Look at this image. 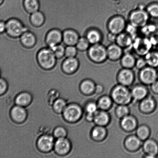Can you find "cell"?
<instances>
[{
  "instance_id": "obj_17",
  "label": "cell",
  "mask_w": 158,
  "mask_h": 158,
  "mask_svg": "<svg viewBox=\"0 0 158 158\" xmlns=\"http://www.w3.org/2000/svg\"><path fill=\"white\" fill-rule=\"evenodd\" d=\"M62 42L67 46H75L80 36L76 31L73 29H67L63 31Z\"/></svg>"
},
{
  "instance_id": "obj_13",
  "label": "cell",
  "mask_w": 158,
  "mask_h": 158,
  "mask_svg": "<svg viewBox=\"0 0 158 158\" xmlns=\"http://www.w3.org/2000/svg\"><path fill=\"white\" fill-rule=\"evenodd\" d=\"M137 118L134 116L128 114L121 119L120 125L123 131L131 132L135 131L138 127Z\"/></svg>"
},
{
  "instance_id": "obj_33",
  "label": "cell",
  "mask_w": 158,
  "mask_h": 158,
  "mask_svg": "<svg viewBox=\"0 0 158 158\" xmlns=\"http://www.w3.org/2000/svg\"><path fill=\"white\" fill-rule=\"evenodd\" d=\"M23 5L26 11L30 14L39 10L40 3L38 0H24Z\"/></svg>"
},
{
  "instance_id": "obj_51",
  "label": "cell",
  "mask_w": 158,
  "mask_h": 158,
  "mask_svg": "<svg viewBox=\"0 0 158 158\" xmlns=\"http://www.w3.org/2000/svg\"><path fill=\"white\" fill-rule=\"evenodd\" d=\"M1 74H2V70H1V69H0V76H1Z\"/></svg>"
},
{
  "instance_id": "obj_35",
  "label": "cell",
  "mask_w": 158,
  "mask_h": 158,
  "mask_svg": "<svg viewBox=\"0 0 158 158\" xmlns=\"http://www.w3.org/2000/svg\"><path fill=\"white\" fill-rule=\"evenodd\" d=\"M91 44L85 36H80L75 46L80 52H87Z\"/></svg>"
},
{
  "instance_id": "obj_31",
  "label": "cell",
  "mask_w": 158,
  "mask_h": 158,
  "mask_svg": "<svg viewBox=\"0 0 158 158\" xmlns=\"http://www.w3.org/2000/svg\"><path fill=\"white\" fill-rule=\"evenodd\" d=\"M31 94L27 92H22L19 94L15 99L17 105L23 107L28 105L32 101Z\"/></svg>"
},
{
  "instance_id": "obj_50",
  "label": "cell",
  "mask_w": 158,
  "mask_h": 158,
  "mask_svg": "<svg viewBox=\"0 0 158 158\" xmlns=\"http://www.w3.org/2000/svg\"><path fill=\"white\" fill-rule=\"evenodd\" d=\"M4 0H0V7L2 5L4 2Z\"/></svg>"
},
{
  "instance_id": "obj_15",
  "label": "cell",
  "mask_w": 158,
  "mask_h": 158,
  "mask_svg": "<svg viewBox=\"0 0 158 158\" xmlns=\"http://www.w3.org/2000/svg\"><path fill=\"white\" fill-rule=\"evenodd\" d=\"M106 48L108 58L111 61H117L123 56V48L116 43H111Z\"/></svg>"
},
{
  "instance_id": "obj_49",
  "label": "cell",
  "mask_w": 158,
  "mask_h": 158,
  "mask_svg": "<svg viewBox=\"0 0 158 158\" xmlns=\"http://www.w3.org/2000/svg\"><path fill=\"white\" fill-rule=\"evenodd\" d=\"M94 115H95V114H86V120L89 122H93Z\"/></svg>"
},
{
  "instance_id": "obj_24",
  "label": "cell",
  "mask_w": 158,
  "mask_h": 158,
  "mask_svg": "<svg viewBox=\"0 0 158 158\" xmlns=\"http://www.w3.org/2000/svg\"><path fill=\"white\" fill-rule=\"evenodd\" d=\"M22 44L26 48L33 47L36 43V38L33 32L28 31L19 37Z\"/></svg>"
},
{
  "instance_id": "obj_27",
  "label": "cell",
  "mask_w": 158,
  "mask_h": 158,
  "mask_svg": "<svg viewBox=\"0 0 158 158\" xmlns=\"http://www.w3.org/2000/svg\"><path fill=\"white\" fill-rule=\"evenodd\" d=\"M132 41V37L129 34L123 32L117 35L115 43L123 48L130 47Z\"/></svg>"
},
{
  "instance_id": "obj_45",
  "label": "cell",
  "mask_w": 158,
  "mask_h": 158,
  "mask_svg": "<svg viewBox=\"0 0 158 158\" xmlns=\"http://www.w3.org/2000/svg\"><path fill=\"white\" fill-rule=\"evenodd\" d=\"M6 21L0 20V35L6 32Z\"/></svg>"
},
{
  "instance_id": "obj_37",
  "label": "cell",
  "mask_w": 158,
  "mask_h": 158,
  "mask_svg": "<svg viewBox=\"0 0 158 158\" xmlns=\"http://www.w3.org/2000/svg\"><path fill=\"white\" fill-rule=\"evenodd\" d=\"M128 105H117L115 109V114L117 118L121 119L130 114V110Z\"/></svg>"
},
{
  "instance_id": "obj_30",
  "label": "cell",
  "mask_w": 158,
  "mask_h": 158,
  "mask_svg": "<svg viewBox=\"0 0 158 158\" xmlns=\"http://www.w3.org/2000/svg\"><path fill=\"white\" fill-rule=\"evenodd\" d=\"M113 102L110 96L104 95L99 99L97 102L99 109L107 111L111 108Z\"/></svg>"
},
{
  "instance_id": "obj_2",
  "label": "cell",
  "mask_w": 158,
  "mask_h": 158,
  "mask_svg": "<svg viewBox=\"0 0 158 158\" xmlns=\"http://www.w3.org/2000/svg\"><path fill=\"white\" fill-rule=\"evenodd\" d=\"M37 59L40 66L45 70H49L55 67L57 60L53 51L48 47L39 51Z\"/></svg>"
},
{
  "instance_id": "obj_47",
  "label": "cell",
  "mask_w": 158,
  "mask_h": 158,
  "mask_svg": "<svg viewBox=\"0 0 158 158\" xmlns=\"http://www.w3.org/2000/svg\"><path fill=\"white\" fill-rule=\"evenodd\" d=\"M117 37V35L109 32V34L108 35V38L109 41H110L111 43H114V42H116Z\"/></svg>"
},
{
  "instance_id": "obj_42",
  "label": "cell",
  "mask_w": 158,
  "mask_h": 158,
  "mask_svg": "<svg viewBox=\"0 0 158 158\" xmlns=\"http://www.w3.org/2000/svg\"><path fill=\"white\" fill-rule=\"evenodd\" d=\"M67 134L66 130L64 127H59L55 128L53 131L54 136L57 138H60L66 137Z\"/></svg>"
},
{
  "instance_id": "obj_11",
  "label": "cell",
  "mask_w": 158,
  "mask_h": 158,
  "mask_svg": "<svg viewBox=\"0 0 158 158\" xmlns=\"http://www.w3.org/2000/svg\"><path fill=\"white\" fill-rule=\"evenodd\" d=\"M80 66V62L76 57L66 58L62 63V69L65 73L72 75L76 72Z\"/></svg>"
},
{
  "instance_id": "obj_21",
  "label": "cell",
  "mask_w": 158,
  "mask_h": 158,
  "mask_svg": "<svg viewBox=\"0 0 158 158\" xmlns=\"http://www.w3.org/2000/svg\"><path fill=\"white\" fill-rule=\"evenodd\" d=\"M56 152L59 154L64 155L67 154L70 150V142L65 137L58 138L54 144Z\"/></svg>"
},
{
  "instance_id": "obj_32",
  "label": "cell",
  "mask_w": 158,
  "mask_h": 158,
  "mask_svg": "<svg viewBox=\"0 0 158 158\" xmlns=\"http://www.w3.org/2000/svg\"><path fill=\"white\" fill-rule=\"evenodd\" d=\"M151 134L149 127L145 125H142L138 127L136 130V135L142 141H144L149 138Z\"/></svg>"
},
{
  "instance_id": "obj_7",
  "label": "cell",
  "mask_w": 158,
  "mask_h": 158,
  "mask_svg": "<svg viewBox=\"0 0 158 158\" xmlns=\"http://www.w3.org/2000/svg\"><path fill=\"white\" fill-rule=\"evenodd\" d=\"M157 78L158 73L155 69L148 66L141 69L139 72V80L142 84L145 85L152 84Z\"/></svg>"
},
{
  "instance_id": "obj_12",
  "label": "cell",
  "mask_w": 158,
  "mask_h": 158,
  "mask_svg": "<svg viewBox=\"0 0 158 158\" xmlns=\"http://www.w3.org/2000/svg\"><path fill=\"white\" fill-rule=\"evenodd\" d=\"M142 147L145 158L156 157L158 154V144L153 139L148 138L144 141Z\"/></svg>"
},
{
  "instance_id": "obj_26",
  "label": "cell",
  "mask_w": 158,
  "mask_h": 158,
  "mask_svg": "<svg viewBox=\"0 0 158 158\" xmlns=\"http://www.w3.org/2000/svg\"><path fill=\"white\" fill-rule=\"evenodd\" d=\"M96 84L93 81L86 79L81 82L80 89L83 94L90 95L95 92Z\"/></svg>"
},
{
  "instance_id": "obj_16",
  "label": "cell",
  "mask_w": 158,
  "mask_h": 158,
  "mask_svg": "<svg viewBox=\"0 0 158 158\" xmlns=\"http://www.w3.org/2000/svg\"><path fill=\"white\" fill-rule=\"evenodd\" d=\"M146 85L142 84L135 85L131 90L133 100L140 102L148 95V90Z\"/></svg>"
},
{
  "instance_id": "obj_10",
  "label": "cell",
  "mask_w": 158,
  "mask_h": 158,
  "mask_svg": "<svg viewBox=\"0 0 158 158\" xmlns=\"http://www.w3.org/2000/svg\"><path fill=\"white\" fill-rule=\"evenodd\" d=\"M45 41L47 47L49 48L62 43L63 33L57 29H51L46 35Z\"/></svg>"
},
{
  "instance_id": "obj_20",
  "label": "cell",
  "mask_w": 158,
  "mask_h": 158,
  "mask_svg": "<svg viewBox=\"0 0 158 158\" xmlns=\"http://www.w3.org/2000/svg\"><path fill=\"white\" fill-rule=\"evenodd\" d=\"M111 118L106 111L99 110L95 113L93 122L96 125L106 127L109 124Z\"/></svg>"
},
{
  "instance_id": "obj_41",
  "label": "cell",
  "mask_w": 158,
  "mask_h": 158,
  "mask_svg": "<svg viewBox=\"0 0 158 158\" xmlns=\"http://www.w3.org/2000/svg\"><path fill=\"white\" fill-rule=\"evenodd\" d=\"M146 11L149 16L154 18H158V4H152L149 5L147 8Z\"/></svg>"
},
{
  "instance_id": "obj_28",
  "label": "cell",
  "mask_w": 158,
  "mask_h": 158,
  "mask_svg": "<svg viewBox=\"0 0 158 158\" xmlns=\"http://www.w3.org/2000/svg\"><path fill=\"white\" fill-rule=\"evenodd\" d=\"M136 59L131 53H126L123 54L120 59L121 64L123 68L132 69L135 67Z\"/></svg>"
},
{
  "instance_id": "obj_19",
  "label": "cell",
  "mask_w": 158,
  "mask_h": 158,
  "mask_svg": "<svg viewBox=\"0 0 158 158\" xmlns=\"http://www.w3.org/2000/svg\"><path fill=\"white\" fill-rule=\"evenodd\" d=\"M156 107V102L154 98L148 95L141 101L139 104V110L144 114H149L154 111Z\"/></svg>"
},
{
  "instance_id": "obj_22",
  "label": "cell",
  "mask_w": 158,
  "mask_h": 158,
  "mask_svg": "<svg viewBox=\"0 0 158 158\" xmlns=\"http://www.w3.org/2000/svg\"><path fill=\"white\" fill-rule=\"evenodd\" d=\"M107 134V131L105 127L96 125L91 131V136L93 140L99 142L105 140Z\"/></svg>"
},
{
  "instance_id": "obj_38",
  "label": "cell",
  "mask_w": 158,
  "mask_h": 158,
  "mask_svg": "<svg viewBox=\"0 0 158 158\" xmlns=\"http://www.w3.org/2000/svg\"><path fill=\"white\" fill-rule=\"evenodd\" d=\"M53 108L56 112L60 113L63 112L66 106V102L64 99H57L54 102Z\"/></svg>"
},
{
  "instance_id": "obj_40",
  "label": "cell",
  "mask_w": 158,
  "mask_h": 158,
  "mask_svg": "<svg viewBox=\"0 0 158 158\" xmlns=\"http://www.w3.org/2000/svg\"><path fill=\"white\" fill-rule=\"evenodd\" d=\"M99 110L97 103L93 101L87 103L85 106L86 114H94Z\"/></svg>"
},
{
  "instance_id": "obj_18",
  "label": "cell",
  "mask_w": 158,
  "mask_h": 158,
  "mask_svg": "<svg viewBox=\"0 0 158 158\" xmlns=\"http://www.w3.org/2000/svg\"><path fill=\"white\" fill-rule=\"evenodd\" d=\"M54 144L53 137L49 135H44L41 136L37 141L38 148L44 152L50 151Z\"/></svg>"
},
{
  "instance_id": "obj_4",
  "label": "cell",
  "mask_w": 158,
  "mask_h": 158,
  "mask_svg": "<svg viewBox=\"0 0 158 158\" xmlns=\"http://www.w3.org/2000/svg\"><path fill=\"white\" fill-rule=\"evenodd\" d=\"M6 32L9 36L13 38H19L28 29L19 19L11 18L6 21Z\"/></svg>"
},
{
  "instance_id": "obj_39",
  "label": "cell",
  "mask_w": 158,
  "mask_h": 158,
  "mask_svg": "<svg viewBox=\"0 0 158 158\" xmlns=\"http://www.w3.org/2000/svg\"><path fill=\"white\" fill-rule=\"evenodd\" d=\"M78 50L75 46H67L65 49L66 58H74L77 56Z\"/></svg>"
},
{
  "instance_id": "obj_6",
  "label": "cell",
  "mask_w": 158,
  "mask_h": 158,
  "mask_svg": "<svg viewBox=\"0 0 158 158\" xmlns=\"http://www.w3.org/2000/svg\"><path fill=\"white\" fill-rule=\"evenodd\" d=\"M63 113V117L66 121L75 122L81 118L83 115V110L79 105L71 104L66 106Z\"/></svg>"
},
{
  "instance_id": "obj_25",
  "label": "cell",
  "mask_w": 158,
  "mask_h": 158,
  "mask_svg": "<svg viewBox=\"0 0 158 158\" xmlns=\"http://www.w3.org/2000/svg\"><path fill=\"white\" fill-rule=\"evenodd\" d=\"M85 36L91 45L100 43L102 39L101 33L96 29H88L85 33Z\"/></svg>"
},
{
  "instance_id": "obj_43",
  "label": "cell",
  "mask_w": 158,
  "mask_h": 158,
  "mask_svg": "<svg viewBox=\"0 0 158 158\" xmlns=\"http://www.w3.org/2000/svg\"><path fill=\"white\" fill-rule=\"evenodd\" d=\"M8 88L7 81L5 79L0 77V96L5 94Z\"/></svg>"
},
{
  "instance_id": "obj_3",
  "label": "cell",
  "mask_w": 158,
  "mask_h": 158,
  "mask_svg": "<svg viewBox=\"0 0 158 158\" xmlns=\"http://www.w3.org/2000/svg\"><path fill=\"white\" fill-rule=\"evenodd\" d=\"M87 54L90 60L97 64L104 62L108 58L106 48L100 43L91 45Z\"/></svg>"
},
{
  "instance_id": "obj_1",
  "label": "cell",
  "mask_w": 158,
  "mask_h": 158,
  "mask_svg": "<svg viewBox=\"0 0 158 158\" xmlns=\"http://www.w3.org/2000/svg\"><path fill=\"white\" fill-rule=\"evenodd\" d=\"M110 97L117 105H128L133 101L131 90L128 87L118 84L112 88Z\"/></svg>"
},
{
  "instance_id": "obj_46",
  "label": "cell",
  "mask_w": 158,
  "mask_h": 158,
  "mask_svg": "<svg viewBox=\"0 0 158 158\" xmlns=\"http://www.w3.org/2000/svg\"><path fill=\"white\" fill-rule=\"evenodd\" d=\"M151 90L155 94H158V81L156 80L151 85Z\"/></svg>"
},
{
  "instance_id": "obj_29",
  "label": "cell",
  "mask_w": 158,
  "mask_h": 158,
  "mask_svg": "<svg viewBox=\"0 0 158 158\" xmlns=\"http://www.w3.org/2000/svg\"><path fill=\"white\" fill-rule=\"evenodd\" d=\"M45 19L44 15L39 10L30 14V23L35 27H39L43 25Z\"/></svg>"
},
{
  "instance_id": "obj_9",
  "label": "cell",
  "mask_w": 158,
  "mask_h": 158,
  "mask_svg": "<svg viewBox=\"0 0 158 158\" xmlns=\"http://www.w3.org/2000/svg\"><path fill=\"white\" fill-rule=\"evenodd\" d=\"M117 79L118 84L129 87L134 83L135 75L132 69L123 68L118 73Z\"/></svg>"
},
{
  "instance_id": "obj_5",
  "label": "cell",
  "mask_w": 158,
  "mask_h": 158,
  "mask_svg": "<svg viewBox=\"0 0 158 158\" xmlns=\"http://www.w3.org/2000/svg\"><path fill=\"white\" fill-rule=\"evenodd\" d=\"M149 17L146 10L137 9L133 11L130 14V22L136 27H143L146 25Z\"/></svg>"
},
{
  "instance_id": "obj_8",
  "label": "cell",
  "mask_w": 158,
  "mask_h": 158,
  "mask_svg": "<svg viewBox=\"0 0 158 158\" xmlns=\"http://www.w3.org/2000/svg\"><path fill=\"white\" fill-rule=\"evenodd\" d=\"M125 19L121 16L113 17L109 20L108 24V28L109 32L117 35L123 32L126 27Z\"/></svg>"
},
{
  "instance_id": "obj_36",
  "label": "cell",
  "mask_w": 158,
  "mask_h": 158,
  "mask_svg": "<svg viewBox=\"0 0 158 158\" xmlns=\"http://www.w3.org/2000/svg\"><path fill=\"white\" fill-rule=\"evenodd\" d=\"M66 46V45L62 42L50 49L53 52L57 59H60L65 56Z\"/></svg>"
},
{
  "instance_id": "obj_44",
  "label": "cell",
  "mask_w": 158,
  "mask_h": 158,
  "mask_svg": "<svg viewBox=\"0 0 158 158\" xmlns=\"http://www.w3.org/2000/svg\"><path fill=\"white\" fill-rule=\"evenodd\" d=\"M147 66L145 58H140L136 60L135 67L139 69H142Z\"/></svg>"
},
{
  "instance_id": "obj_52",
  "label": "cell",
  "mask_w": 158,
  "mask_h": 158,
  "mask_svg": "<svg viewBox=\"0 0 158 158\" xmlns=\"http://www.w3.org/2000/svg\"></svg>"
},
{
  "instance_id": "obj_34",
  "label": "cell",
  "mask_w": 158,
  "mask_h": 158,
  "mask_svg": "<svg viewBox=\"0 0 158 158\" xmlns=\"http://www.w3.org/2000/svg\"><path fill=\"white\" fill-rule=\"evenodd\" d=\"M145 59L147 66L155 68L158 66V52H149L145 55Z\"/></svg>"
},
{
  "instance_id": "obj_23",
  "label": "cell",
  "mask_w": 158,
  "mask_h": 158,
  "mask_svg": "<svg viewBox=\"0 0 158 158\" xmlns=\"http://www.w3.org/2000/svg\"><path fill=\"white\" fill-rule=\"evenodd\" d=\"M11 116L15 121L21 122L24 121L27 117L26 110L23 106H14L11 110Z\"/></svg>"
},
{
  "instance_id": "obj_14",
  "label": "cell",
  "mask_w": 158,
  "mask_h": 158,
  "mask_svg": "<svg viewBox=\"0 0 158 158\" xmlns=\"http://www.w3.org/2000/svg\"><path fill=\"white\" fill-rule=\"evenodd\" d=\"M142 141L136 135L128 136L125 139L124 145L125 148L130 152H135L142 147Z\"/></svg>"
},
{
  "instance_id": "obj_48",
  "label": "cell",
  "mask_w": 158,
  "mask_h": 158,
  "mask_svg": "<svg viewBox=\"0 0 158 158\" xmlns=\"http://www.w3.org/2000/svg\"><path fill=\"white\" fill-rule=\"evenodd\" d=\"M104 88L102 85H96L95 92L97 94H101L103 91Z\"/></svg>"
}]
</instances>
